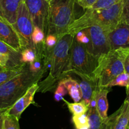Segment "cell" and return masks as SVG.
<instances>
[{
    "label": "cell",
    "instance_id": "obj_1",
    "mask_svg": "<svg viewBox=\"0 0 129 129\" xmlns=\"http://www.w3.org/2000/svg\"><path fill=\"white\" fill-rule=\"evenodd\" d=\"M74 36L67 33L58 39L51 55L49 74L45 80L39 82L38 92H46L51 90L56 83L69 77L70 50Z\"/></svg>",
    "mask_w": 129,
    "mask_h": 129
},
{
    "label": "cell",
    "instance_id": "obj_2",
    "mask_svg": "<svg viewBox=\"0 0 129 129\" xmlns=\"http://www.w3.org/2000/svg\"><path fill=\"white\" fill-rule=\"evenodd\" d=\"M123 0L105 9L89 8L69 27L68 33L75 36L80 30L91 26H99L108 32L113 30L120 23Z\"/></svg>",
    "mask_w": 129,
    "mask_h": 129
},
{
    "label": "cell",
    "instance_id": "obj_3",
    "mask_svg": "<svg viewBox=\"0 0 129 129\" xmlns=\"http://www.w3.org/2000/svg\"><path fill=\"white\" fill-rule=\"evenodd\" d=\"M44 70L32 72L30 69L0 85V111H5L43 77Z\"/></svg>",
    "mask_w": 129,
    "mask_h": 129
},
{
    "label": "cell",
    "instance_id": "obj_4",
    "mask_svg": "<svg viewBox=\"0 0 129 129\" xmlns=\"http://www.w3.org/2000/svg\"><path fill=\"white\" fill-rule=\"evenodd\" d=\"M76 2L77 0L49 1L47 35H54L59 39L67 34L69 27L76 20Z\"/></svg>",
    "mask_w": 129,
    "mask_h": 129
},
{
    "label": "cell",
    "instance_id": "obj_5",
    "mask_svg": "<svg viewBox=\"0 0 129 129\" xmlns=\"http://www.w3.org/2000/svg\"><path fill=\"white\" fill-rule=\"evenodd\" d=\"M129 54V49L120 48L110 50L98 59V65L94 72V78L100 87L106 86L114 79L124 72L125 58Z\"/></svg>",
    "mask_w": 129,
    "mask_h": 129
},
{
    "label": "cell",
    "instance_id": "obj_6",
    "mask_svg": "<svg viewBox=\"0 0 129 129\" xmlns=\"http://www.w3.org/2000/svg\"><path fill=\"white\" fill-rule=\"evenodd\" d=\"M98 65V59L92 55L84 44L73 39L71 46L69 72L82 74L94 77V72Z\"/></svg>",
    "mask_w": 129,
    "mask_h": 129
},
{
    "label": "cell",
    "instance_id": "obj_7",
    "mask_svg": "<svg viewBox=\"0 0 129 129\" xmlns=\"http://www.w3.org/2000/svg\"><path fill=\"white\" fill-rule=\"evenodd\" d=\"M12 26L19 38L22 49L28 48H36L32 40L34 23L23 0L17 11L15 23Z\"/></svg>",
    "mask_w": 129,
    "mask_h": 129
},
{
    "label": "cell",
    "instance_id": "obj_8",
    "mask_svg": "<svg viewBox=\"0 0 129 129\" xmlns=\"http://www.w3.org/2000/svg\"><path fill=\"white\" fill-rule=\"evenodd\" d=\"M82 30L89 38V43L85 47L92 55L99 59L111 50L110 32L99 26H91Z\"/></svg>",
    "mask_w": 129,
    "mask_h": 129
},
{
    "label": "cell",
    "instance_id": "obj_9",
    "mask_svg": "<svg viewBox=\"0 0 129 129\" xmlns=\"http://www.w3.org/2000/svg\"><path fill=\"white\" fill-rule=\"evenodd\" d=\"M34 26L39 27L47 35L49 2L47 0H23Z\"/></svg>",
    "mask_w": 129,
    "mask_h": 129
},
{
    "label": "cell",
    "instance_id": "obj_10",
    "mask_svg": "<svg viewBox=\"0 0 129 129\" xmlns=\"http://www.w3.org/2000/svg\"><path fill=\"white\" fill-rule=\"evenodd\" d=\"M39 89V84L38 83L33 84L30 87L25 93L18 99L14 105L5 111L6 115L13 116L19 120L22 113L26 110L31 104L34 103V98L36 93Z\"/></svg>",
    "mask_w": 129,
    "mask_h": 129
},
{
    "label": "cell",
    "instance_id": "obj_11",
    "mask_svg": "<svg viewBox=\"0 0 129 129\" xmlns=\"http://www.w3.org/2000/svg\"><path fill=\"white\" fill-rule=\"evenodd\" d=\"M108 36L111 50L129 49V24L120 23Z\"/></svg>",
    "mask_w": 129,
    "mask_h": 129
},
{
    "label": "cell",
    "instance_id": "obj_12",
    "mask_svg": "<svg viewBox=\"0 0 129 129\" xmlns=\"http://www.w3.org/2000/svg\"><path fill=\"white\" fill-rule=\"evenodd\" d=\"M81 79L80 82V89L82 92V100L88 106L95 98V94L100 87L98 86V80L94 77L86 76L82 74H77Z\"/></svg>",
    "mask_w": 129,
    "mask_h": 129
},
{
    "label": "cell",
    "instance_id": "obj_13",
    "mask_svg": "<svg viewBox=\"0 0 129 129\" xmlns=\"http://www.w3.org/2000/svg\"><path fill=\"white\" fill-rule=\"evenodd\" d=\"M0 40L17 51H22V46L17 32L13 26L7 22L0 21Z\"/></svg>",
    "mask_w": 129,
    "mask_h": 129
},
{
    "label": "cell",
    "instance_id": "obj_14",
    "mask_svg": "<svg viewBox=\"0 0 129 129\" xmlns=\"http://www.w3.org/2000/svg\"><path fill=\"white\" fill-rule=\"evenodd\" d=\"M110 129H127L129 121V103L124 101L121 107L108 116Z\"/></svg>",
    "mask_w": 129,
    "mask_h": 129
},
{
    "label": "cell",
    "instance_id": "obj_15",
    "mask_svg": "<svg viewBox=\"0 0 129 129\" xmlns=\"http://www.w3.org/2000/svg\"><path fill=\"white\" fill-rule=\"evenodd\" d=\"M23 0H0L6 21L12 25L16 22L17 11Z\"/></svg>",
    "mask_w": 129,
    "mask_h": 129
},
{
    "label": "cell",
    "instance_id": "obj_16",
    "mask_svg": "<svg viewBox=\"0 0 129 129\" xmlns=\"http://www.w3.org/2000/svg\"><path fill=\"white\" fill-rule=\"evenodd\" d=\"M108 88L99 87L95 94V107L101 118L103 120L108 117V94L109 93Z\"/></svg>",
    "mask_w": 129,
    "mask_h": 129
},
{
    "label": "cell",
    "instance_id": "obj_17",
    "mask_svg": "<svg viewBox=\"0 0 129 129\" xmlns=\"http://www.w3.org/2000/svg\"><path fill=\"white\" fill-rule=\"evenodd\" d=\"M29 69V63H23L15 67L0 66V85Z\"/></svg>",
    "mask_w": 129,
    "mask_h": 129
},
{
    "label": "cell",
    "instance_id": "obj_18",
    "mask_svg": "<svg viewBox=\"0 0 129 129\" xmlns=\"http://www.w3.org/2000/svg\"><path fill=\"white\" fill-rule=\"evenodd\" d=\"M66 88L68 94L70 95L74 103H78L82 100V92L79 83L70 77H67L59 82Z\"/></svg>",
    "mask_w": 129,
    "mask_h": 129
},
{
    "label": "cell",
    "instance_id": "obj_19",
    "mask_svg": "<svg viewBox=\"0 0 129 129\" xmlns=\"http://www.w3.org/2000/svg\"><path fill=\"white\" fill-rule=\"evenodd\" d=\"M0 54L8 56L10 58V67H15L23 64L21 61V52L13 49L0 40Z\"/></svg>",
    "mask_w": 129,
    "mask_h": 129
},
{
    "label": "cell",
    "instance_id": "obj_20",
    "mask_svg": "<svg viewBox=\"0 0 129 129\" xmlns=\"http://www.w3.org/2000/svg\"><path fill=\"white\" fill-rule=\"evenodd\" d=\"M89 129H101L103 120L101 118L95 107V100L92 101L87 111Z\"/></svg>",
    "mask_w": 129,
    "mask_h": 129
},
{
    "label": "cell",
    "instance_id": "obj_21",
    "mask_svg": "<svg viewBox=\"0 0 129 129\" xmlns=\"http://www.w3.org/2000/svg\"><path fill=\"white\" fill-rule=\"evenodd\" d=\"M64 103H66L69 111L72 113L73 115H80L86 114L89 110V106L84 102L81 101L78 103L68 102L64 98L62 99Z\"/></svg>",
    "mask_w": 129,
    "mask_h": 129
},
{
    "label": "cell",
    "instance_id": "obj_22",
    "mask_svg": "<svg viewBox=\"0 0 129 129\" xmlns=\"http://www.w3.org/2000/svg\"><path fill=\"white\" fill-rule=\"evenodd\" d=\"M113 86H120L128 87H129V74L125 72L121 73L108 84L106 88L112 87Z\"/></svg>",
    "mask_w": 129,
    "mask_h": 129
},
{
    "label": "cell",
    "instance_id": "obj_23",
    "mask_svg": "<svg viewBox=\"0 0 129 129\" xmlns=\"http://www.w3.org/2000/svg\"><path fill=\"white\" fill-rule=\"evenodd\" d=\"M37 57L36 48H28L22 49L21 51V61L23 63H30L34 61Z\"/></svg>",
    "mask_w": 129,
    "mask_h": 129
},
{
    "label": "cell",
    "instance_id": "obj_24",
    "mask_svg": "<svg viewBox=\"0 0 129 129\" xmlns=\"http://www.w3.org/2000/svg\"><path fill=\"white\" fill-rule=\"evenodd\" d=\"M72 121L76 129H89V120L86 114L73 115Z\"/></svg>",
    "mask_w": 129,
    "mask_h": 129
},
{
    "label": "cell",
    "instance_id": "obj_25",
    "mask_svg": "<svg viewBox=\"0 0 129 129\" xmlns=\"http://www.w3.org/2000/svg\"><path fill=\"white\" fill-rule=\"evenodd\" d=\"M3 129H20L19 120L13 116L6 115L4 112Z\"/></svg>",
    "mask_w": 129,
    "mask_h": 129
},
{
    "label": "cell",
    "instance_id": "obj_26",
    "mask_svg": "<svg viewBox=\"0 0 129 129\" xmlns=\"http://www.w3.org/2000/svg\"><path fill=\"white\" fill-rule=\"evenodd\" d=\"M46 36V35L45 34V33L39 27L34 26V30H33L32 35V43L34 44V46L36 47L39 44L44 43Z\"/></svg>",
    "mask_w": 129,
    "mask_h": 129
},
{
    "label": "cell",
    "instance_id": "obj_27",
    "mask_svg": "<svg viewBox=\"0 0 129 129\" xmlns=\"http://www.w3.org/2000/svg\"><path fill=\"white\" fill-rule=\"evenodd\" d=\"M120 1L121 0H98L96 3L90 8L94 10L105 9L112 7Z\"/></svg>",
    "mask_w": 129,
    "mask_h": 129
},
{
    "label": "cell",
    "instance_id": "obj_28",
    "mask_svg": "<svg viewBox=\"0 0 129 129\" xmlns=\"http://www.w3.org/2000/svg\"><path fill=\"white\" fill-rule=\"evenodd\" d=\"M120 23L129 24V0H123Z\"/></svg>",
    "mask_w": 129,
    "mask_h": 129
},
{
    "label": "cell",
    "instance_id": "obj_29",
    "mask_svg": "<svg viewBox=\"0 0 129 129\" xmlns=\"http://www.w3.org/2000/svg\"><path fill=\"white\" fill-rule=\"evenodd\" d=\"M68 94V91L67 89L64 87V85L61 83H58L54 92V99L56 101H59L62 100L63 96Z\"/></svg>",
    "mask_w": 129,
    "mask_h": 129
},
{
    "label": "cell",
    "instance_id": "obj_30",
    "mask_svg": "<svg viewBox=\"0 0 129 129\" xmlns=\"http://www.w3.org/2000/svg\"><path fill=\"white\" fill-rule=\"evenodd\" d=\"M58 39L54 35H47L46 36L44 43L45 45L49 49H53L54 46L56 44Z\"/></svg>",
    "mask_w": 129,
    "mask_h": 129
},
{
    "label": "cell",
    "instance_id": "obj_31",
    "mask_svg": "<svg viewBox=\"0 0 129 129\" xmlns=\"http://www.w3.org/2000/svg\"><path fill=\"white\" fill-rule=\"evenodd\" d=\"M98 0H77L78 4L84 9H89L91 8L97 2Z\"/></svg>",
    "mask_w": 129,
    "mask_h": 129
},
{
    "label": "cell",
    "instance_id": "obj_32",
    "mask_svg": "<svg viewBox=\"0 0 129 129\" xmlns=\"http://www.w3.org/2000/svg\"><path fill=\"white\" fill-rule=\"evenodd\" d=\"M0 66H7L10 67V58L8 56L0 54Z\"/></svg>",
    "mask_w": 129,
    "mask_h": 129
},
{
    "label": "cell",
    "instance_id": "obj_33",
    "mask_svg": "<svg viewBox=\"0 0 129 129\" xmlns=\"http://www.w3.org/2000/svg\"><path fill=\"white\" fill-rule=\"evenodd\" d=\"M124 70L125 72L129 74V54L125 58V63H124Z\"/></svg>",
    "mask_w": 129,
    "mask_h": 129
},
{
    "label": "cell",
    "instance_id": "obj_34",
    "mask_svg": "<svg viewBox=\"0 0 129 129\" xmlns=\"http://www.w3.org/2000/svg\"><path fill=\"white\" fill-rule=\"evenodd\" d=\"M101 129H110V123H109L108 117L105 119V120H103Z\"/></svg>",
    "mask_w": 129,
    "mask_h": 129
},
{
    "label": "cell",
    "instance_id": "obj_35",
    "mask_svg": "<svg viewBox=\"0 0 129 129\" xmlns=\"http://www.w3.org/2000/svg\"><path fill=\"white\" fill-rule=\"evenodd\" d=\"M5 111H0V129H3V118H4Z\"/></svg>",
    "mask_w": 129,
    "mask_h": 129
},
{
    "label": "cell",
    "instance_id": "obj_36",
    "mask_svg": "<svg viewBox=\"0 0 129 129\" xmlns=\"http://www.w3.org/2000/svg\"><path fill=\"white\" fill-rule=\"evenodd\" d=\"M0 21H2V22H7L4 17V15H3V10H2L1 3H0Z\"/></svg>",
    "mask_w": 129,
    "mask_h": 129
},
{
    "label": "cell",
    "instance_id": "obj_37",
    "mask_svg": "<svg viewBox=\"0 0 129 129\" xmlns=\"http://www.w3.org/2000/svg\"><path fill=\"white\" fill-rule=\"evenodd\" d=\"M126 98H125V101H124L129 103V87H126Z\"/></svg>",
    "mask_w": 129,
    "mask_h": 129
},
{
    "label": "cell",
    "instance_id": "obj_38",
    "mask_svg": "<svg viewBox=\"0 0 129 129\" xmlns=\"http://www.w3.org/2000/svg\"><path fill=\"white\" fill-rule=\"evenodd\" d=\"M129 128V121H128V128Z\"/></svg>",
    "mask_w": 129,
    "mask_h": 129
},
{
    "label": "cell",
    "instance_id": "obj_39",
    "mask_svg": "<svg viewBox=\"0 0 129 129\" xmlns=\"http://www.w3.org/2000/svg\"><path fill=\"white\" fill-rule=\"evenodd\" d=\"M47 1H48V2H49V1H50V0H47Z\"/></svg>",
    "mask_w": 129,
    "mask_h": 129
},
{
    "label": "cell",
    "instance_id": "obj_40",
    "mask_svg": "<svg viewBox=\"0 0 129 129\" xmlns=\"http://www.w3.org/2000/svg\"><path fill=\"white\" fill-rule=\"evenodd\" d=\"M127 129H129V128H127Z\"/></svg>",
    "mask_w": 129,
    "mask_h": 129
}]
</instances>
